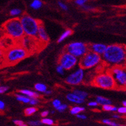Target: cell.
<instances>
[{"mask_svg":"<svg viewBox=\"0 0 126 126\" xmlns=\"http://www.w3.org/2000/svg\"><path fill=\"white\" fill-rule=\"evenodd\" d=\"M34 89L39 93H45L48 90L47 86L43 83H36L34 85Z\"/></svg>","mask_w":126,"mask_h":126,"instance_id":"20","label":"cell"},{"mask_svg":"<svg viewBox=\"0 0 126 126\" xmlns=\"http://www.w3.org/2000/svg\"><path fill=\"white\" fill-rule=\"evenodd\" d=\"M88 0H75V3L78 6L82 7L86 3Z\"/></svg>","mask_w":126,"mask_h":126,"instance_id":"37","label":"cell"},{"mask_svg":"<svg viewBox=\"0 0 126 126\" xmlns=\"http://www.w3.org/2000/svg\"><path fill=\"white\" fill-rule=\"evenodd\" d=\"M65 50L78 59L81 58L82 57L88 52L89 49V46L87 44L83 42L75 41L71 42L66 45Z\"/></svg>","mask_w":126,"mask_h":126,"instance_id":"9","label":"cell"},{"mask_svg":"<svg viewBox=\"0 0 126 126\" xmlns=\"http://www.w3.org/2000/svg\"><path fill=\"white\" fill-rule=\"evenodd\" d=\"M117 112L120 114H126V107L124 106L120 107V108L117 109Z\"/></svg>","mask_w":126,"mask_h":126,"instance_id":"39","label":"cell"},{"mask_svg":"<svg viewBox=\"0 0 126 126\" xmlns=\"http://www.w3.org/2000/svg\"><path fill=\"white\" fill-rule=\"evenodd\" d=\"M76 116L77 118H79V119H80V120H86L87 119V116H86L85 114H81V113L76 114Z\"/></svg>","mask_w":126,"mask_h":126,"instance_id":"42","label":"cell"},{"mask_svg":"<svg viewBox=\"0 0 126 126\" xmlns=\"http://www.w3.org/2000/svg\"><path fill=\"white\" fill-rule=\"evenodd\" d=\"M16 42L13 39L5 35L3 37L0 39V48L5 51L14 45H16Z\"/></svg>","mask_w":126,"mask_h":126,"instance_id":"13","label":"cell"},{"mask_svg":"<svg viewBox=\"0 0 126 126\" xmlns=\"http://www.w3.org/2000/svg\"><path fill=\"white\" fill-rule=\"evenodd\" d=\"M51 113H52V114H53V113H55V111H51Z\"/></svg>","mask_w":126,"mask_h":126,"instance_id":"48","label":"cell"},{"mask_svg":"<svg viewBox=\"0 0 126 126\" xmlns=\"http://www.w3.org/2000/svg\"><path fill=\"white\" fill-rule=\"evenodd\" d=\"M16 98L17 101L24 103V104H29V102H30V98H29L28 96H26L25 94H21V93L16 94Z\"/></svg>","mask_w":126,"mask_h":126,"instance_id":"19","label":"cell"},{"mask_svg":"<svg viewBox=\"0 0 126 126\" xmlns=\"http://www.w3.org/2000/svg\"><path fill=\"white\" fill-rule=\"evenodd\" d=\"M102 58L106 64L111 66H124L126 63V49L119 45H109Z\"/></svg>","mask_w":126,"mask_h":126,"instance_id":"1","label":"cell"},{"mask_svg":"<svg viewBox=\"0 0 126 126\" xmlns=\"http://www.w3.org/2000/svg\"><path fill=\"white\" fill-rule=\"evenodd\" d=\"M72 33H73V31H72L71 29H67V30H66L64 32H63V33H62L61 35H60L58 40H57V43H62V42L64 41L65 39H66L68 37H69Z\"/></svg>","mask_w":126,"mask_h":126,"instance_id":"17","label":"cell"},{"mask_svg":"<svg viewBox=\"0 0 126 126\" xmlns=\"http://www.w3.org/2000/svg\"><path fill=\"white\" fill-rule=\"evenodd\" d=\"M39 102V100L38 98H30L29 104L32 106H35L38 104Z\"/></svg>","mask_w":126,"mask_h":126,"instance_id":"31","label":"cell"},{"mask_svg":"<svg viewBox=\"0 0 126 126\" xmlns=\"http://www.w3.org/2000/svg\"><path fill=\"white\" fill-rule=\"evenodd\" d=\"M66 98L68 101L71 103H75L77 104H81L84 102L85 100L80 98L78 95H77L74 93H69L66 94Z\"/></svg>","mask_w":126,"mask_h":126,"instance_id":"15","label":"cell"},{"mask_svg":"<svg viewBox=\"0 0 126 126\" xmlns=\"http://www.w3.org/2000/svg\"><path fill=\"white\" fill-rule=\"evenodd\" d=\"M73 93L76 94L77 95H78L80 98H82V99L85 100L88 96V93L86 92L85 91H82V90H78V89H75L73 91Z\"/></svg>","mask_w":126,"mask_h":126,"instance_id":"23","label":"cell"},{"mask_svg":"<svg viewBox=\"0 0 126 126\" xmlns=\"http://www.w3.org/2000/svg\"><path fill=\"white\" fill-rule=\"evenodd\" d=\"M5 59V50L0 48V64L4 63Z\"/></svg>","mask_w":126,"mask_h":126,"instance_id":"35","label":"cell"},{"mask_svg":"<svg viewBox=\"0 0 126 126\" xmlns=\"http://www.w3.org/2000/svg\"><path fill=\"white\" fill-rule=\"evenodd\" d=\"M93 85L104 90H112L116 88V84L110 72L99 73L93 79Z\"/></svg>","mask_w":126,"mask_h":126,"instance_id":"6","label":"cell"},{"mask_svg":"<svg viewBox=\"0 0 126 126\" xmlns=\"http://www.w3.org/2000/svg\"><path fill=\"white\" fill-rule=\"evenodd\" d=\"M37 111V109L35 107L32 106L31 107L26 108L24 112H25V114L26 116H31V115H33V114H35Z\"/></svg>","mask_w":126,"mask_h":126,"instance_id":"24","label":"cell"},{"mask_svg":"<svg viewBox=\"0 0 126 126\" xmlns=\"http://www.w3.org/2000/svg\"><path fill=\"white\" fill-rule=\"evenodd\" d=\"M102 123L104 124L108 125V126H120L118 124L116 123L115 122H113L112 120L110 119H103L102 120Z\"/></svg>","mask_w":126,"mask_h":126,"instance_id":"28","label":"cell"},{"mask_svg":"<svg viewBox=\"0 0 126 126\" xmlns=\"http://www.w3.org/2000/svg\"><path fill=\"white\" fill-rule=\"evenodd\" d=\"M67 109H68V105L66 104H62L61 103V104L60 105L56 110L59 111V112H63V111H66Z\"/></svg>","mask_w":126,"mask_h":126,"instance_id":"30","label":"cell"},{"mask_svg":"<svg viewBox=\"0 0 126 126\" xmlns=\"http://www.w3.org/2000/svg\"><path fill=\"white\" fill-rule=\"evenodd\" d=\"M13 123L16 126H27V125L23 121H22L21 120H14Z\"/></svg>","mask_w":126,"mask_h":126,"instance_id":"34","label":"cell"},{"mask_svg":"<svg viewBox=\"0 0 126 126\" xmlns=\"http://www.w3.org/2000/svg\"><path fill=\"white\" fill-rule=\"evenodd\" d=\"M25 35L37 38L41 22L27 14L22 15L19 19Z\"/></svg>","mask_w":126,"mask_h":126,"instance_id":"4","label":"cell"},{"mask_svg":"<svg viewBox=\"0 0 126 126\" xmlns=\"http://www.w3.org/2000/svg\"><path fill=\"white\" fill-rule=\"evenodd\" d=\"M28 125L31 126H40L42 125L41 121H37V120H32L28 122Z\"/></svg>","mask_w":126,"mask_h":126,"instance_id":"32","label":"cell"},{"mask_svg":"<svg viewBox=\"0 0 126 126\" xmlns=\"http://www.w3.org/2000/svg\"><path fill=\"white\" fill-rule=\"evenodd\" d=\"M122 104L124 106L126 107V100H124V101L122 102Z\"/></svg>","mask_w":126,"mask_h":126,"instance_id":"47","label":"cell"},{"mask_svg":"<svg viewBox=\"0 0 126 126\" xmlns=\"http://www.w3.org/2000/svg\"><path fill=\"white\" fill-rule=\"evenodd\" d=\"M96 101L98 102V105H100V106H104V105L106 104H112V102L109 98L102 96H96Z\"/></svg>","mask_w":126,"mask_h":126,"instance_id":"18","label":"cell"},{"mask_svg":"<svg viewBox=\"0 0 126 126\" xmlns=\"http://www.w3.org/2000/svg\"><path fill=\"white\" fill-rule=\"evenodd\" d=\"M48 114H49V111H43V112H41V116L43 118H45V117H47Z\"/></svg>","mask_w":126,"mask_h":126,"instance_id":"44","label":"cell"},{"mask_svg":"<svg viewBox=\"0 0 126 126\" xmlns=\"http://www.w3.org/2000/svg\"><path fill=\"white\" fill-rule=\"evenodd\" d=\"M28 55V51L17 43L5 51L4 63L7 65L15 64L26 58Z\"/></svg>","mask_w":126,"mask_h":126,"instance_id":"3","label":"cell"},{"mask_svg":"<svg viewBox=\"0 0 126 126\" xmlns=\"http://www.w3.org/2000/svg\"><path fill=\"white\" fill-rule=\"evenodd\" d=\"M112 117H113V118H114V119H119V118H120V116L119 114H114L112 116Z\"/></svg>","mask_w":126,"mask_h":126,"instance_id":"45","label":"cell"},{"mask_svg":"<svg viewBox=\"0 0 126 126\" xmlns=\"http://www.w3.org/2000/svg\"><path fill=\"white\" fill-rule=\"evenodd\" d=\"M22 14V10L19 8H12L10 10V15L14 17H16L17 16L21 15Z\"/></svg>","mask_w":126,"mask_h":126,"instance_id":"25","label":"cell"},{"mask_svg":"<svg viewBox=\"0 0 126 126\" xmlns=\"http://www.w3.org/2000/svg\"><path fill=\"white\" fill-rule=\"evenodd\" d=\"M51 104H52V105H53V108H55V110H56L57 108H58L60 105L61 104V102L60 100L56 98V99L53 100V101H52V102H51Z\"/></svg>","mask_w":126,"mask_h":126,"instance_id":"33","label":"cell"},{"mask_svg":"<svg viewBox=\"0 0 126 126\" xmlns=\"http://www.w3.org/2000/svg\"><path fill=\"white\" fill-rule=\"evenodd\" d=\"M5 109V103L3 100H0V111H4Z\"/></svg>","mask_w":126,"mask_h":126,"instance_id":"43","label":"cell"},{"mask_svg":"<svg viewBox=\"0 0 126 126\" xmlns=\"http://www.w3.org/2000/svg\"><path fill=\"white\" fill-rule=\"evenodd\" d=\"M107 46L102 43H93L89 46V49L94 53H97L100 55H102L106 49Z\"/></svg>","mask_w":126,"mask_h":126,"instance_id":"14","label":"cell"},{"mask_svg":"<svg viewBox=\"0 0 126 126\" xmlns=\"http://www.w3.org/2000/svg\"><path fill=\"white\" fill-rule=\"evenodd\" d=\"M43 6V2L41 0H33L31 2L30 7L33 10H38Z\"/></svg>","mask_w":126,"mask_h":126,"instance_id":"21","label":"cell"},{"mask_svg":"<svg viewBox=\"0 0 126 126\" xmlns=\"http://www.w3.org/2000/svg\"><path fill=\"white\" fill-rule=\"evenodd\" d=\"M85 79V71L81 67H79L72 71L65 79V81L68 84L71 86H77L84 82Z\"/></svg>","mask_w":126,"mask_h":126,"instance_id":"10","label":"cell"},{"mask_svg":"<svg viewBox=\"0 0 126 126\" xmlns=\"http://www.w3.org/2000/svg\"><path fill=\"white\" fill-rule=\"evenodd\" d=\"M118 108L115 106H113L111 104H106L102 106V110L105 111H113L115 112L117 111Z\"/></svg>","mask_w":126,"mask_h":126,"instance_id":"26","label":"cell"},{"mask_svg":"<svg viewBox=\"0 0 126 126\" xmlns=\"http://www.w3.org/2000/svg\"><path fill=\"white\" fill-rule=\"evenodd\" d=\"M37 39L38 41L42 43L47 44L50 41V38L47 33L46 29L44 27L43 24L41 22L39 27L38 29V32H37Z\"/></svg>","mask_w":126,"mask_h":126,"instance_id":"12","label":"cell"},{"mask_svg":"<svg viewBox=\"0 0 126 126\" xmlns=\"http://www.w3.org/2000/svg\"><path fill=\"white\" fill-rule=\"evenodd\" d=\"M1 30L4 35L11 37L16 43L25 35L20 19L17 17L7 21L2 26Z\"/></svg>","mask_w":126,"mask_h":126,"instance_id":"2","label":"cell"},{"mask_svg":"<svg viewBox=\"0 0 126 126\" xmlns=\"http://www.w3.org/2000/svg\"><path fill=\"white\" fill-rule=\"evenodd\" d=\"M58 63L64 68L66 71H70L74 69L77 66L79 59L64 50L59 55Z\"/></svg>","mask_w":126,"mask_h":126,"instance_id":"8","label":"cell"},{"mask_svg":"<svg viewBox=\"0 0 126 126\" xmlns=\"http://www.w3.org/2000/svg\"><path fill=\"white\" fill-rule=\"evenodd\" d=\"M82 8H83V10H86V11H89V10H93V7L90 5H86V4L82 6Z\"/></svg>","mask_w":126,"mask_h":126,"instance_id":"41","label":"cell"},{"mask_svg":"<svg viewBox=\"0 0 126 126\" xmlns=\"http://www.w3.org/2000/svg\"><path fill=\"white\" fill-rule=\"evenodd\" d=\"M102 61V55H100L93 51L89 50L79 61V66L84 70H90L96 68L101 64Z\"/></svg>","mask_w":126,"mask_h":126,"instance_id":"5","label":"cell"},{"mask_svg":"<svg viewBox=\"0 0 126 126\" xmlns=\"http://www.w3.org/2000/svg\"><path fill=\"white\" fill-rule=\"evenodd\" d=\"M42 124L47 125V126H53L54 125V121L53 120L51 119V118H47V117H45L41 120Z\"/></svg>","mask_w":126,"mask_h":126,"instance_id":"27","label":"cell"},{"mask_svg":"<svg viewBox=\"0 0 126 126\" xmlns=\"http://www.w3.org/2000/svg\"><path fill=\"white\" fill-rule=\"evenodd\" d=\"M9 90V88L6 86H0V94H3Z\"/></svg>","mask_w":126,"mask_h":126,"instance_id":"38","label":"cell"},{"mask_svg":"<svg viewBox=\"0 0 126 126\" xmlns=\"http://www.w3.org/2000/svg\"><path fill=\"white\" fill-rule=\"evenodd\" d=\"M116 84V88H126V66H113L110 70Z\"/></svg>","mask_w":126,"mask_h":126,"instance_id":"7","label":"cell"},{"mask_svg":"<svg viewBox=\"0 0 126 126\" xmlns=\"http://www.w3.org/2000/svg\"><path fill=\"white\" fill-rule=\"evenodd\" d=\"M85 110V108L84 107L79 106H73L70 109V113L73 115H76V114L80 113Z\"/></svg>","mask_w":126,"mask_h":126,"instance_id":"22","label":"cell"},{"mask_svg":"<svg viewBox=\"0 0 126 126\" xmlns=\"http://www.w3.org/2000/svg\"><path fill=\"white\" fill-rule=\"evenodd\" d=\"M37 41L38 39L37 38L25 35L20 39L19 41L17 42V43L21 45L25 50L28 51V53H30L35 49Z\"/></svg>","mask_w":126,"mask_h":126,"instance_id":"11","label":"cell"},{"mask_svg":"<svg viewBox=\"0 0 126 126\" xmlns=\"http://www.w3.org/2000/svg\"><path fill=\"white\" fill-rule=\"evenodd\" d=\"M19 93H21V94H25L26 96H28L29 98H39L40 96L39 94L36 91H32V90H27V89L19 90Z\"/></svg>","mask_w":126,"mask_h":126,"instance_id":"16","label":"cell"},{"mask_svg":"<svg viewBox=\"0 0 126 126\" xmlns=\"http://www.w3.org/2000/svg\"><path fill=\"white\" fill-rule=\"evenodd\" d=\"M65 71H66V70H64V68H63L61 65H60L59 64L57 66L56 71H57V73H58V74H59V75H63L64 74Z\"/></svg>","mask_w":126,"mask_h":126,"instance_id":"29","label":"cell"},{"mask_svg":"<svg viewBox=\"0 0 126 126\" xmlns=\"http://www.w3.org/2000/svg\"><path fill=\"white\" fill-rule=\"evenodd\" d=\"M88 106L91 107V108H96L98 106V104L96 101H91L90 102H88Z\"/></svg>","mask_w":126,"mask_h":126,"instance_id":"40","label":"cell"},{"mask_svg":"<svg viewBox=\"0 0 126 126\" xmlns=\"http://www.w3.org/2000/svg\"><path fill=\"white\" fill-rule=\"evenodd\" d=\"M58 5H59V7L61 8V9H63V10H65V11H66V10H68V7L66 5V4L64 3H63V2L59 1L58 2Z\"/></svg>","mask_w":126,"mask_h":126,"instance_id":"36","label":"cell"},{"mask_svg":"<svg viewBox=\"0 0 126 126\" xmlns=\"http://www.w3.org/2000/svg\"><path fill=\"white\" fill-rule=\"evenodd\" d=\"M45 94H47V95H50V94H51V93H52V91H51V90H47V91H45Z\"/></svg>","mask_w":126,"mask_h":126,"instance_id":"46","label":"cell"}]
</instances>
